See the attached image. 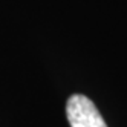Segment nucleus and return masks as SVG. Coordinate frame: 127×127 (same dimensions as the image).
I'll return each instance as SVG.
<instances>
[{
  "label": "nucleus",
  "instance_id": "1",
  "mask_svg": "<svg viewBox=\"0 0 127 127\" xmlns=\"http://www.w3.org/2000/svg\"><path fill=\"white\" fill-rule=\"evenodd\" d=\"M70 127H107L96 106L84 95H72L66 104Z\"/></svg>",
  "mask_w": 127,
  "mask_h": 127
}]
</instances>
